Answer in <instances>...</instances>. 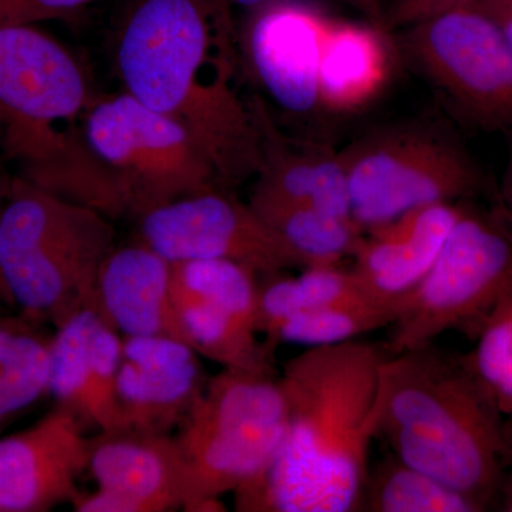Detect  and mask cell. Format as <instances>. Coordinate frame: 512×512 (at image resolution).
<instances>
[{"mask_svg":"<svg viewBox=\"0 0 512 512\" xmlns=\"http://www.w3.org/2000/svg\"><path fill=\"white\" fill-rule=\"evenodd\" d=\"M350 3H352L353 6L356 5V0H349Z\"/></svg>","mask_w":512,"mask_h":512,"instance_id":"cell-36","label":"cell"},{"mask_svg":"<svg viewBox=\"0 0 512 512\" xmlns=\"http://www.w3.org/2000/svg\"><path fill=\"white\" fill-rule=\"evenodd\" d=\"M505 510L512 512V493L508 495L507 503H505Z\"/></svg>","mask_w":512,"mask_h":512,"instance_id":"cell-34","label":"cell"},{"mask_svg":"<svg viewBox=\"0 0 512 512\" xmlns=\"http://www.w3.org/2000/svg\"><path fill=\"white\" fill-rule=\"evenodd\" d=\"M467 365L493 394L501 412H512V296L478 329L476 350Z\"/></svg>","mask_w":512,"mask_h":512,"instance_id":"cell-27","label":"cell"},{"mask_svg":"<svg viewBox=\"0 0 512 512\" xmlns=\"http://www.w3.org/2000/svg\"><path fill=\"white\" fill-rule=\"evenodd\" d=\"M389 60L377 25L330 19L320 52V109L346 113L365 106L386 83Z\"/></svg>","mask_w":512,"mask_h":512,"instance_id":"cell-21","label":"cell"},{"mask_svg":"<svg viewBox=\"0 0 512 512\" xmlns=\"http://www.w3.org/2000/svg\"><path fill=\"white\" fill-rule=\"evenodd\" d=\"M138 225L140 242L171 264L218 259L245 266L258 276L306 268L301 256L249 202L239 201L227 188L168 202L141 217Z\"/></svg>","mask_w":512,"mask_h":512,"instance_id":"cell-11","label":"cell"},{"mask_svg":"<svg viewBox=\"0 0 512 512\" xmlns=\"http://www.w3.org/2000/svg\"><path fill=\"white\" fill-rule=\"evenodd\" d=\"M123 336L96 308L74 313L50 336L49 396L84 427L121 429L117 403Z\"/></svg>","mask_w":512,"mask_h":512,"instance_id":"cell-17","label":"cell"},{"mask_svg":"<svg viewBox=\"0 0 512 512\" xmlns=\"http://www.w3.org/2000/svg\"><path fill=\"white\" fill-rule=\"evenodd\" d=\"M512 296V234L493 218L464 210L439 256L404 298L387 350L433 345L454 329L481 328Z\"/></svg>","mask_w":512,"mask_h":512,"instance_id":"cell-8","label":"cell"},{"mask_svg":"<svg viewBox=\"0 0 512 512\" xmlns=\"http://www.w3.org/2000/svg\"><path fill=\"white\" fill-rule=\"evenodd\" d=\"M464 208L439 202L367 229L352 258V272L373 298H403L439 256Z\"/></svg>","mask_w":512,"mask_h":512,"instance_id":"cell-18","label":"cell"},{"mask_svg":"<svg viewBox=\"0 0 512 512\" xmlns=\"http://www.w3.org/2000/svg\"><path fill=\"white\" fill-rule=\"evenodd\" d=\"M404 49L466 119L487 130L512 128V50L476 6L406 28Z\"/></svg>","mask_w":512,"mask_h":512,"instance_id":"cell-10","label":"cell"},{"mask_svg":"<svg viewBox=\"0 0 512 512\" xmlns=\"http://www.w3.org/2000/svg\"><path fill=\"white\" fill-rule=\"evenodd\" d=\"M208 379L202 357L178 340L123 338L117 376L121 429L174 434Z\"/></svg>","mask_w":512,"mask_h":512,"instance_id":"cell-16","label":"cell"},{"mask_svg":"<svg viewBox=\"0 0 512 512\" xmlns=\"http://www.w3.org/2000/svg\"><path fill=\"white\" fill-rule=\"evenodd\" d=\"M249 205L275 229L305 262L312 266L339 265L355 254L363 231L355 221L320 211L311 205L249 197Z\"/></svg>","mask_w":512,"mask_h":512,"instance_id":"cell-23","label":"cell"},{"mask_svg":"<svg viewBox=\"0 0 512 512\" xmlns=\"http://www.w3.org/2000/svg\"><path fill=\"white\" fill-rule=\"evenodd\" d=\"M366 510L373 512H478L483 505L436 477L390 458L367 477Z\"/></svg>","mask_w":512,"mask_h":512,"instance_id":"cell-26","label":"cell"},{"mask_svg":"<svg viewBox=\"0 0 512 512\" xmlns=\"http://www.w3.org/2000/svg\"><path fill=\"white\" fill-rule=\"evenodd\" d=\"M116 248L113 221L23 178L0 202V298L55 328L96 308L101 266Z\"/></svg>","mask_w":512,"mask_h":512,"instance_id":"cell-5","label":"cell"},{"mask_svg":"<svg viewBox=\"0 0 512 512\" xmlns=\"http://www.w3.org/2000/svg\"><path fill=\"white\" fill-rule=\"evenodd\" d=\"M89 453L83 424L59 406L28 429L0 436V512H47L72 504Z\"/></svg>","mask_w":512,"mask_h":512,"instance_id":"cell-15","label":"cell"},{"mask_svg":"<svg viewBox=\"0 0 512 512\" xmlns=\"http://www.w3.org/2000/svg\"><path fill=\"white\" fill-rule=\"evenodd\" d=\"M96 0H0V28L70 19Z\"/></svg>","mask_w":512,"mask_h":512,"instance_id":"cell-28","label":"cell"},{"mask_svg":"<svg viewBox=\"0 0 512 512\" xmlns=\"http://www.w3.org/2000/svg\"><path fill=\"white\" fill-rule=\"evenodd\" d=\"M288 426L279 377L222 369L174 436L185 471L183 511H224L221 497L264 476Z\"/></svg>","mask_w":512,"mask_h":512,"instance_id":"cell-6","label":"cell"},{"mask_svg":"<svg viewBox=\"0 0 512 512\" xmlns=\"http://www.w3.org/2000/svg\"><path fill=\"white\" fill-rule=\"evenodd\" d=\"M383 359L355 339L311 346L285 363L284 441L264 476L234 493L238 511L348 512L362 504Z\"/></svg>","mask_w":512,"mask_h":512,"instance_id":"cell-2","label":"cell"},{"mask_svg":"<svg viewBox=\"0 0 512 512\" xmlns=\"http://www.w3.org/2000/svg\"><path fill=\"white\" fill-rule=\"evenodd\" d=\"M473 6L493 20L512 50V0H477Z\"/></svg>","mask_w":512,"mask_h":512,"instance_id":"cell-30","label":"cell"},{"mask_svg":"<svg viewBox=\"0 0 512 512\" xmlns=\"http://www.w3.org/2000/svg\"><path fill=\"white\" fill-rule=\"evenodd\" d=\"M373 298L352 269L312 266L293 278H274L258 286V332L264 343L286 319L333 303ZM379 299V298H376Z\"/></svg>","mask_w":512,"mask_h":512,"instance_id":"cell-24","label":"cell"},{"mask_svg":"<svg viewBox=\"0 0 512 512\" xmlns=\"http://www.w3.org/2000/svg\"><path fill=\"white\" fill-rule=\"evenodd\" d=\"M227 2L231 8L244 9L245 12L251 13L256 9L262 8L271 0H227Z\"/></svg>","mask_w":512,"mask_h":512,"instance_id":"cell-33","label":"cell"},{"mask_svg":"<svg viewBox=\"0 0 512 512\" xmlns=\"http://www.w3.org/2000/svg\"><path fill=\"white\" fill-rule=\"evenodd\" d=\"M96 490L74 498L76 512L183 510L185 471L174 434L131 429L90 437L89 467Z\"/></svg>","mask_w":512,"mask_h":512,"instance_id":"cell-13","label":"cell"},{"mask_svg":"<svg viewBox=\"0 0 512 512\" xmlns=\"http://www.w3.org/2000/svg\"><path fill=\"white\" fill-rule=\"evenodd\" d=\"M404 298H365L333 303L286 319L265 343L274 352L279 343L306 348L349 342L373 330L392 326L404 308Z\"/></svg>","mask_w":512,"mask_h":512,"instance_id":"cell-25","label":"cell"},{"mask_svg":"<svg viewBox=\"0 0 512 512\" xmlns=\"http://www.w3.org/2000/svg\"><path fill=\"white\" fill-rule=\"evenodd\" d=\"M340 157L352 218L363 232L426 205L471 197L483 185L480 168L466 150L424 128L367 134Z\"/></svg>","mask_w":512,"mask_h":512,"instance_id":"cell-9","label":"cell"},{"mask_svg":"<svg viewBox=\"0 0 512 512\" xmlns=\"http://www.w3.org/2000/svg\"><path fill=\"white\" fill-rule=\"evenodd\" d=\"M94 97L79 60L55 37L35 25L0 28L2 147L22 170L62 153Z\"/></svg>","mask_w":512,"mask_h":512,"instance_id":"cell-7","label":"cell"},{"mask_svg":"<svg viewBox=\"0 0 512 512\" xmlns=\"http://www.w3.org/2000/svg\"><path fill=\"white\" fill-rule=\"evenodd\" d=\"M96 309L123 338L185 343L173 301V264L143 242L116 247L99 275Z\"/></svg>","mask_w":512,"mask_h":512,"instance_id":"cell-20","label":"cell"},{"mask_svg":"<svg viewBox=\"0 0 512 512\" xmlns=\"http://www.w3.org/2000/svg\"><path fill=\"white\" fill-rule=\"evenodd\" d=\"M50 338L22 316L0 315V436L49 394Z\"/></svg>","mask_w":512,"mask_h":512,"instance_id":"cell-22","label":"cell"},{"mask_svg":"<svg viewBox=\"0 0 512 512\" xmlns=\"http://www.w3.org/2000/svg\"><path fill=\"white\" fill-rule=\"evenodd\" d=\"M249 106L261 146V168L251 195L311 205L353 220L340 151L335 153L322 144L302 143L286 136L259 96L252 97Z\"/></svg>","mask_w":512,"mask_h":512,"instance_id":"cell-19","label":"cell"},{"mask_svg":"<svg viewBox=\"0 0 512 512\" xmlns=\"http://www.w3.org/2000/svg\"><path fill=\"white\" fill-rule=\"evenodd\" d=\"M227 0H136L121 23L116 67L124 92L180 124L224 188L261 168Z\"/></svg>","mask_w":512,"mask_h":512,"instance_id":"cell-1","label":"cell"},{"mask_svg":"<svg viewBox=\"0 0 512 512\" xmlns=\"http://www.w3.org/2000/svg\"><path fill=\"white\" fill-rule=\"evenodd\" d=\"M330 19L303 0H271L249 13L242 53L269 100L292 117L320 109L319 62Z\"/></svg>","mask_w":512,"mask_h":512,"instance_id":"cell-14","label":"cell"},{"mask_svg":"<svg viewBox=\"0 0 512 512\" xmlns=\"http://www.w3.org/2000/svg\"><path fill=\"white\" fill-rule=\"evenodd\" d=\"M501 409L467 362L434 348L384 356L377 436L407 466L487 507L503 470Z\"/></svg>","mask_w":512,"mask_h":512,"instance_id":"cell-4","label":"cell"},{"mask_svg":"<svg viewBox=\"0 0 512 512\" xmlns=\"http://www.w3.org/2000/svg\"><path fill=\"white\" fill-rule=\"evenodd\" d=\"M477 0H394L383 15L386 28H409L440 13L473 5Z\"/></svg>","mask_w":512,"mask_h":512,"instance_id":"cell-29","label":"cell"},{"mask_svg":"<svg viewBox=\"0 0 512 512\" xmlns=\"http://www.w3.org/2000/svg\"><path fill=\"white\" fill-rule=\"evenodd\" d=\"M2 127H0V147H2Z\"/></svg>","mask_w":512,"mask_h":512,"instance_id":"cell-35","label":"cell"},{"mask_svg":"<svg viewBox=\"0 0 512 512\" xmlns=\"http://www.w3.org/2000/svg\"><path fill=\"white\" fill-rule=\"evenodd\" d=\"M258 275L235 262L173 264V301L185 343L222 369L274 375L258 332Z\"/></svg>","mask_w":512,"mask_h":512,"instance_id":"cell-12","label":"cell"},{"mask_svg":"<svg viewBox=\"0 0 512 512\" xmlns=\"http://www.w3.org/2000/svg\"><path fill=\"white\" fill-rule=\"evenodd\" d=\"M383 0H356V8L365 12V15L375 22V25H383Z\"/></svg>","mask_w":512,"mask_h":512,"instance_id":"cell-32","label":"cell"},{"mask_svg":"<svg viewBox=\"0 0 512 512\" xmlns=\"http://www.w3.org/2000/svg\"><path fill=\"white\" fill-rule=\"evenodd\" d=\"M20 178L111 221L224 188L180 124L126 92L94 97L62 153Z\"/></svg>","mask_w":512,"mask_h":512,"instance_id":"cell-3","label":"cell"},{"mask_svg":"<svg viewBox=\"0 0 512 512\" xmlns=\"http://www.w3.org/2000/svg\"><path fill=\"white\" fill-rule=\"evenodd\" d=\"M508 138V156H507V167H505L504 183H503V195L505 204H507L508 210L512 215V128L507 131Z\"/></svg>","mask_w":512,"mask_h":512,"instance_id":"cell-31","label":"cell"}]
</instances>
